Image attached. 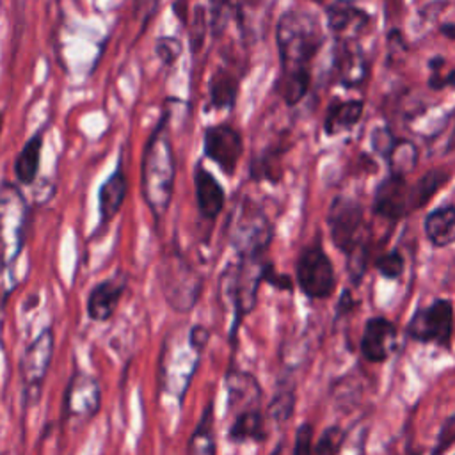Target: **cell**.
Listing matches in <instances>:
<instances>
[{
  "instance_id": "e0dca14e",
  "label": "cell",
  "mask_w": 455,
  "mask_h": 455,
  "mask_svg": "<svg viewBox=\"0 0 455 455\" xmlns=\"http://www.w3.org/2000/svg\"><path fill=\"white\" fill-rule=\"evenodd\" d=\"M396 347V327L382 318H370L364 325V332L361 338L363 355L371 363L386 361Z\"/></svg>"
},
{
  "instance_id": "f1b7e54d",
  "label": "cell",
  "mask_w": 455,
  "mask_h": 455,
  "mask_svg": "<svg viewBox=\"0 0 455 455\" xmlns=\"http://www.w3.org/2000/svg\"><path fill=\"white\" fill-rule=\"evenodd\" d=\"M240 12L238 0H210L208 4V27L213 37L222 36L233 16Z\"/></svg>"
},
{
  "instance_id": "9a60e30c",
  "label": "cell",
  "mask_w": 455,
  "mask_h": 455,
  "mask_svg": "<svg viewBox=\"0 0 455 455\" xmlns=\"http://www.w3.org/2000/svg\"><path fill=\"white\" fill-rule=\"evenodd\" d=\"M368 59L359 41H336L332 52L334 80L348 89L359 87L368 76Z\"/></svg>"
},
{
  "instance_id": "6da1fadb",
  "label": "cell",
  "mask_w": 455,
  "mask_h": 455,
  "mask_svg": "<svg viewBox=\"0 0 455 455\" xmlns=\"http://www.w3.org/2000/svg\"><path fill=\"white\" fill-rule=\"evenodd\" d=\"M325 41L323 28L313 12L284 11L275 25L279 78L275 89L286 105H297L311 85V62Z\"/></svg>"
},
{
  "instance_id": "ac0fdd59",
  "label": "cell",
  "mask_w": 455,
  "mask_h": 455,
  "mask_svg": "<svg viewBox=\"0 0 455 455\" xmlns=\"http://www.w3.org/2000/svg\"><path fill=\"white\" fill-rule=\"evenodd\" d=\"M126 192L128 180L123 169V162L119 160L117 167L108 174L98 190V228H105L114 220L126 199Z\"/></svg>"
},
{
  "instance_id": "cb8c5ba5",
  "label": "cell",
  "mask_w": 455,
  "mask_h": 455,
  "mask_svg": "<svg viewBox=\"0 0 455 455\" xmlns=\"http://www.w3.org/2000/svg\"><path fill=\"white\" fill-rule=\"evenodd\" d=\"M423 229L432 245H451L455 242V206L448 204L432 210L423 220Z\"/></svg>"
},
{
  "instance_id": "603a6c76",
  "label": "cell",
  "mask_w": 455,
  "mask_h": 455,
  "mask_svg": "<svg viewBox=\"0 0 455 455\" xmlns=\"http://www.w3.org/2000/svg\"><path fill=\"white\" fill-rule=\"evenodd\" d=\"M238 94V76L228 68H217L208 78V107L233 108Z\"/></svg>"
},
{
  "instance_id": "7402d4cb",
  "label": "cell",
  "mask_w": 455,
  "mask_h": 455,
  "mask_svg": "<svg viewBox=\"0 0 455 455\" xmlns=\"http://www.w3.org/2000/svg\"><path fill=\"white\" fill-rule=\"evenodd\" d=\"M363 110H364L363 100H345V101L332 103L327 108V114L323 119V132L329 137L348 132L359 123Z\"/></svg>"
},
{
  "instance_id": "d6986e66",
  "label": "cell",
  "mask_w": 455,
  "mask_h": 455,
  "mask_svg": "<svg viewBox=\"0 0 455 455\" xmlns=\"http://www.w3.org/2000/svg\"><path fill=\"white\" fill-rule=\"evenodd\" d=\"M194 190L199 215L204 220L213 222L224 208L226 194L217 178L201 164H197L194 169Z\"/></svg>"
},
{
  "instance_id": "30bf717a",
  "label": "cell",
  "mask_w": 455,
  "mask_h": 455,
  "mask_svg": "<svg viewBox=\"0 0 455 455\" xmlns=\"http://www.w3.org/2000/svg\"><path fill=\"white\" fill-rule=\"evenodd\" d=\"M295 275L299 288L311 299H327L336 288L332 261L320 245H307L300 251Z\"/></svg>"
},
{
  "instance_id": "1f68e13d",
  "label": "cell",
  "mask_w": 455,
  "mask_h": 455,
  "mask_svg": "<svg viewBox=\"0 0 455 455\" xmlns=\"http://www.w3.org/2000/svg\"><path fill=\"white\" fill-rule=\"evenodd\" d=\"M343 432L339 427H329L318 439L316 446H315V453L316 455H338L339 448L343 444Z\"/></svg>"
},
{
  "instance_id": "8992f818",
  "label": "cell",
  "mask_w": 455,
  "mask_h": 455,
  "mask_svg": "<svg viewBox=\"0 0 455 455\" xmlns=\"http://www.w3.org/2000/svg\"><path fill=\"white\" fill-rule=\"evenodd\" d=\"M158 279L164 299L174 311L188 313L196 306L203 290V277L180 251L164 256Z\"/></svg>"
},
{
  "instance_id": "5bb4252c",
  "label": "cell",
  "mask_w": 455,
  "mask_h": 455,
  "mask_svg": "<svg viewBox=\"0 0 455 455\" xmlns=\"http://www.w3.org/2000/svg\"><path fill=\"white\" fill-rule=\"evenodd\" d=\"M101 405L100 384L94 377L76 370L64 391V412L68 418L91 419Z\"/></svg>"
},
{
  "instance_id": "83f0119b",
  "label": "cell",
  "mask_w": 455,
  "mask_h": 455,
  "mask_svg": "<svg viewBox=\"0 0 455 455\" xmlns=\"http://www.w3.org/2000/svg\"><path fill=\"white\" fill-rule=\"evenodd\" d=\"M389 164V171L395 176H407L418 164V149L411 140L396 139L393 148L386 156Z\"/></svg>"
},
{
  "instance_id": "f546056e",
  "label": "cell",
  "mask_w": 455,
  "mask_h": 455,
  "mask_svg": "<svg viewBox=\"0 0 455 455\" xmlns=\"http://www.w3.org/2000/svg\"><path fill=\"white\" fill-rule=\"evenodd\" d=\"M444 66V59L443 57H432L428 60V69H430V76H428V87L435 89V91H443L446 87H455V69H450L446 75L441 73Z\"/></svg>"
},
{
  "instance_id": "ab89813d",
  "label": "cell",
  "mask_w": 455,
  "mask_h": 455,
  "mask_svg": "<svg viewBox=\"0 0 455 455\" xmlns=\"http://www.w3.org/2000/svg\"><path fill=\"white\" fill-rule=\"evenodd\" d=\"M188 339H190V343L199 350V352H203V348L206 347V343H208V338H210V332H208V329L206 327H203V325H194V327H190L188 329Z\"/></svg>"
},
{
  "instance_id": "5b68a950",
  "label": "cell",
  "mask_w": 455,
  "mask_h": 455,
  "mask_svg": "<svg viewBox=\"0 0 455 455\" xmlns=\"http://www.w3.org/2000/svg\"><path fill=\"white\" fill-rule=\"evenodd\" d=\"M263 258H236L220 274V295L224 302L233 307V332L238 329L242 318L252 311L258 297V288L263 281Z\"/></svg>"
},
{
  "instance_id": "7c38bea8",
  "label": "cell",
  "mask_w": 455,
  "mask_h": 455,
  "mask_svg": "<svg viewBox=\"0 0 455 455\" xmlns=\"http://www.w3.org/2000/svg\"><path fill=\"white\" fill-rule=\"evenodd\" d=\"M453 332V306L446 299H437L430 306L418 309L407 325V334L418 341L450 345Z\"/></svg>"
},
{
  "instance_id": "e575fe53",
  "label": "cell",
  "mask_w": 455,
  "mask_h": 455,
  "mask_svg": "<svg viewBox=\"0 0 455 455\" xmlns=\"http://www.w3.org/2000/svg\"><path fill=\"white\" fill-rule=\"evenodd\" d=\"M206 36V9L197 5L192 12V25H190V44L194 52H199Z\"/></svg>"
},
{
  "instance_id": "8fae6325",
  "label": "cell",
  "mask_w": 455,
  "mask_h": 455,
  "mask_svg": "<svg viewBox=\"0 0 455 455\" xmlns=\"http://www.w3.org/2000/svg\"><path fill=\"white\" fill-rule=\"evenodd\" d=\"M419 206H423V203L416 183L409 185L403 176L389 174L375 190L373 212L391 222L400 220Z\"/></svg>"
},
{
  "instance_id": "4316f807",
  "label": "cell",
  "mask_w": 455,
  "mask_h": 455,
  "mask_svg": "<svg viewBox=\"0 0 455 455\" xmlns=\"http://www.w3.org/2000/svg\"><path fill=\"white\" fill-rule=\"evenodd\" d=\"M228 435L235 443H243V441H251V439L261 441L265 435L263 414L258 409L236 414Z\"/></svg>"
},
{
  "instance_id": "484cf974",
  "label": "cell",
  "mask_w": 455,
  "mask_h": 455,
  "mask_svg": "<svg viewBox=\"0 0 455 455\" xmlns=\"http://www.w3.org/2000/svg\"><path fill=\"white\" fill-rule=\"evenodd\" d=\"M188 455H215V434H213V403L210 402L201 419L197 421L190 439Z\"/></svg>"
},
{
  "instance_id": "4fadbf2b",
  "label": "cell",
  "mask_w": 455,
  "mask_h": 455,
  "mask_svg": "<svg viewBox=\"0 0 455 455\" xmlns=\"http://www.w3.org/2000/svg\"><path fill=\"white\" fill-rule=\"evenodd\" d=\"M203 153L226 174L233 176L243 153V139L228 123L212 124L203 133Z\"/></svg>"
},
{
  "instance_id": "b9f144b4",
  "label": "cell",
  "mask_w": 455,
  "mask_h": 455,
  "mask_svg": "<svg viewBox=\"0 0 455 455\" xmlns=\"http://www.w3.org/2000/svg\"><path fill=\"white\" fill-rule=\"evenodd\" d=\"M272 455H284V453H283V450H281V448H279V450H275V451H274V453H272Z\"/></svg>"
},
{
  "instance_id": "7a4b0ae2",
  "label": "cell",
  "mask_w": 455,
  "mask_h": 455,
  "mask_svg": "<svg viewBox=\"0 0 455 455\" xmlns=\"http://www.w3.org/2000/svg\"><path fill=\"white\" fill-rule=\"evenodd\" d=\"M174 178L176 162L169 139V110H165L146 142L140 164L142 197L156 220L169 210L174 192Z\"/></svg>"
},
{
  "instance_id": "3957f363",
  "label": "cell",
  "mask_w": 455,
  "mask_h": 455,
  "mask_svg": "<svg viewBox=\"0 0 455 455\" xmlns=\"http://www.w3.org/2000/svg\"><path fill=\"white\" fill-rule=\"evenodd\" d=\"M327 226L334 245L348 256V267L354 281H359L366 267L370 226L363 206L345 196H338L327 212Z\"/></svg>"
},
{
  "instance_id": "f35d334b",
  "label": "cell",
  "mask_w": 455,
  "mask_h": 455,
  "mask_svg": "<svg viewBox=\"0 0 455 455\" xmlns=\"http://www.w3.org/2000/svg\"><path fill=\"white\" fill-rule=\"evenodd\" d=\"M156 5H158V0H135V5H133L135 12L142 20V28L140 30H144V27L148 25V20H151Z\"/></svg>"
},
{
  "instance_id": "ffe728a7",
  "label": "cell",
  "mask_w": 455,
  "mask_h": 455,
  "mask_svg": "<svg viewBox=\"0 0 455 455\" xmlns=\"http://www.w3.org/2000/svg\"><path fill=\"white\" fill-rule=\"evenodd\" d=\"M126 288V279L123 275H114L110 279H105L98 283L87 297V315L94 322H105L108 320L123 297V291Z\"/></svg>"
},
{
  "instance_id": "60d3db41",
  "label": "cell",
  "mask_w": 455,
  "mask_h": 455,
  "mask_svg": "<svg viewBox=\"0 0 455 455\" xmlns=\"http://www.w3.org/2000/svg\"><path fill=\"white\" fill-rule=\"evenodd\" d=\"M439 30H441V34L446 36L448 39H455V23H443Z\"/></svg>"
},
{
  "instance_id": "ba28073f",
  "label": "cell",
  "mask_w": 455,
  "mask_h": 455,
  "mask_svg": "<svg viewBox=\"0 0 455 455\" xmlns=\"http://www.w3.org/2000/svg\"><path fill=\"white\" fill-rule=\"evenodd\" d=\"M199 350L190 343L188 334L181 338L180 334H174L172 338H167L162 350V386L176 395L180 400L185 395L188 382L194 375Z\"/></svg>"
},
{
  "instance_id": "7bdbcfd3",
  "label": "cell",
  "mask_w": 455,
  "mask_h": 455,
  "mask_svg": "<svg viewBox=\"0 0 455 455\" xmlns=\"http://www.w3.org/2000/svg\"><path fill=\"white\" fill-rule=\"evenodd\" d=\"M0 128H2V112H0Z\"/></svg>"
},
{
  "instance_id": "4dcf8cb0",
  "label": "cell",
  "mask_w": 455,
  "mask_h": 455,
  "mask_svg": "<svg viewBox=\"0 0 455 455\" xmlns=\"http://www.w3.org/2000/svg\"><path fill=\"white\" fill-rule=\"evenodd\" d=\"M155 53L164 66H172L181 55V41L172 36H162L155 43Z\"/></svg>"
},
{
  "instance_id": "2e32d148",
  "label": "cell",
  "mask_w": 455,
  "mask_h": 455,
  "mask_svg": "<svg viewBox=\"0 0 455 455\" xmlns=\"http://www.w3.org/2000/svg\"><path fill=\"white\" fill-rule=\"evenodd\" d=\"M325 14L327 27L336 41H357L370 25V16L350 0H334Z\"/></svg>"
},
{
  "instance_id": "d6a6232c",
  "label": "cell",
  "mask_w": 455,
  "mask_h": 455,
  "mask_svg": "<svg viewBox=\"0 0 455 455\" xmlns=\"http://www.w3.org/2000/svg\"><path fill=\"white\" fill-rule=\"evenodd\" d=\"M293 393L291 391H279L270 407H268V416L275 421V423H284L288 421V418L291 416L293 411Z\"/></svg>"
},
{
  "instance_id": "d4e9b609",
  "label": "cell",
  "mask_w": 455,
  "mask_h": 455,
  "mask_svg": "<svg viewBox=\"0 0 455 455\" xmlns=\"http://www.w3.org/2000/svg\"><path fill=\"white\" fill-rule=\"evenodd\" d=\"M43 153V132L34 133L20 149L14 160V176L21 185H32L36 181L39 162Z\"/></svg>"
},
{
  "instance_id": "52a82bcc",
  "label": "cell",
  "mask_w": 455,
  "mask_h": 455,
  "mask_svg": "<svg viewBox=\"0 0 455 455\" xmlns=\"http://www.w3.org/2000/svg\"><path fill=\"white\" fill-rule=\"evenodd\" d=\"M27 201L11 183L0 187V261L4 267L14 263L25 245Z\"/></svg>"
},
{
  "instance_id": "277c9868",
  "label": "cell",
  "mask_w": 455,
  "mask_h": 455,
  "mask_svg": "<svg viewBox=\"0 0 455 455\" xmlns=\"http://www.w3.org/2000/svg\"><path fill=\"white\" fill-rule=\"evenodd\" d=\"M226 233L236 258H263L274 238V228L267 213L251 199H243L233 208Z\"/></svg>"
},
{
  "instance_id": "836d02e7",
  "label": "cell",
  "mask_w": 455,
  "mask_h": 455,
  "mask_svg": "<svg viewBox=\"0 0 455 455\" xmlns=\"http://www.w3.org/2000/svg\"><path fill=\"white\" fill-rule=\"evenodd\" d=\"M375 267L380 272V275H384L387 279H396L403 272V258L398 251H389L377 258Z\"/></svg>"
},
{
  "instance_id": "d590c367",
  "label": "cell",
  "mask_w": 455,
  "mask_h": 455,
  "mask_svg": "<svg viewBox=\"0 0 455 455\" xmlns=\"http://www.w3.org/2000/svg\"><path fill=\"white\" fill-rule=\"evenodd\" d=\"M293 455H313V427L302 423L295 434Z\"/></svg>"
},
{
  "instance_id": "8d00e7d4",
  "label": "cell",
  "mask_w": 455,
  "mask_h": 455,
  "mask_svg": "<svg viewBox=\"0 0 455 455\" xmlns=\"http://www.w3.org/2000/svg\"><path fill=\"white\" fill-rule=\"evenodd\" d=\"M395 142H396V137H395L387 128L375 130V133H373V137H371L373 149H377V153L382 155L384 158L387 156V153H389V149L393 148Z\"/></svg>"
},
{
  "instance_id": "9c48e42d",
  "label": "cell",
  "mask_w": 455,
  "mask_h": 455,
  "mask_svg": "<svg viewBox=\"0 0 455 455\" xmlns=\"http://www.w3.org/2000/svg\"><path fill=\"white\" fill-rule=\"evenodd\" d=\"M53 331L46 327L34 338V341H30L21 355L20 375L23 382V400L27 405L36 403L41 396L53 355Z\"/></svg>"
},
{
  "instance_id": "44dd1931",
  "label": "cell",
  "mask_w": 455,
  "mask_h": 455,
  "mask_svg": "<svg viewBox=\"0 0 455 455\" xmlns=\"http://www.w3.org/2000/svg\"><path fill=\"white\" fill-rule=\"evenodd\" d=\"M226 387H228V409L235 411V416L245 411L258 409L261 400V387L251 373L231 370L226 377Z\"/></svg>"
},
{
  "instance_id": "74e56055",
  "label": "cell",
  "mask_w": 455,
  "mask_h": 455,
  "mask_svg": "<svg viewBox=\"0 0 455 455\" xmlns=\"http://www.w3.org/2000/svg\"><path fill=\"white\" fill-rule=\"evenodd\" d=\"M263 281L270 283L272 286H275V288H279V290H291V288H293L291 279H290L288 275L277 274L270 263H267L265 268H263Z\"/></svg>"
}]
</instances>
